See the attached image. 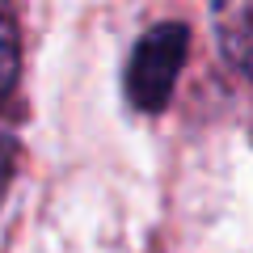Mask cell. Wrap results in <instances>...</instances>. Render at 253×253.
<instances>
[{"label": "cell", "mask_w": 253, "mask_h": 253, "mask_svg": "<svg viewBox=\"0 0 253 253\" xmlns=\"http://www.w3.org/2000/svg\"><path fill=\"white\" fill-rule=\"evenodd\" d=\"M21 72V30H17V13L13 0H0V106L9 101L13 84Z\"/></svg>", "instance_id": "3"}, {"label": "cell", "mask_w": 253, "mask_h": 253, "mask_svg": "<svg viewBox=\"0 0 253 253\" xmlns=\"http://www.w3.org/2000/svg\"><path fill=\"white\" fill-rule=\"evenodd\" d=\"M211 30L224 63L253 84V0H211Z\"/></svg>", "instance_id": "2"}, {"label": "cell", "mask_w": 253, "mask_h": 253, "mask_svg": "<svg viewBox=\"0 0 253 253\" xmlns=\"http://www.w3.org/2000/svg\"><path fill=\"white\" fill-rule=\"evenodd\" d=\"M9 177H13V148L0 139V194H4V186H9Z\"/></svg>", "instance_id": "4"}, {"label": "cell", "mask_w": 253, "mask_h": 253, "mask_svg": "<svg viewBox=\"0 0 253 253\" xmlns=\"http://www.w3.org/2000/svg\"><path fill=\"white\" fill-rule=\"evenodd\" d=\"M186 51H190V30L181 21H161L152 26L131 51L126 63V97L131 106L144 114H161L173 97L181 68H186Z\"/></svg>", "instance_id": "1"}]
</instances>
